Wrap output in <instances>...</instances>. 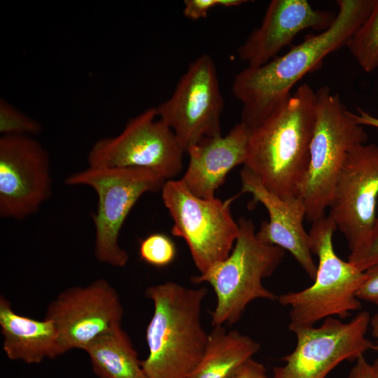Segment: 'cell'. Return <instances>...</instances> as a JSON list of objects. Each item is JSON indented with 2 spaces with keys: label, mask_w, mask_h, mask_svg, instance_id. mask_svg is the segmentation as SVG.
Returning a JSON list of instances; mask_svg holds the SVG:
<instances>
[{
  "label": "cell",
  "mask_w": 378,
  "mask_h": 378,
  "mask_svg": "<svg viewBox=\"0 0 378 378\" xmlns=\"http://www.w3.org/2000/svg\"><path fill=\"white\" fill-rule=\"evenodd\" d=\"M332 24L309 34L281 56L248 66L234 78L232 92L242 105L240 122L250 130L268 118L291 96L293 86L331 52L346 46L368 16L372 0H338Z\"/></svg>",
  "instance_id": "6da1fadb"
},
{
  "label": "cell",
  "mask_w": 378,
  "mask_h": 378,
  "mask_svg": "<svg viewBox=\"0 0 378 378\" xmlns=\"http://www.w3.org/2000/svg\"><path fill=\"white\" fill-rule=\"evenodd\" d=\"M315 112L316 91L304 83L251 130L244 167L281 198L299 197L309 167Z\"/></svg>",
  "instance_id": "7a4b0ae2"
},
{
  "label": "cell",
  "mask_w": 378,
  "mask_h": 378,
  "mask_svg": "<svg viewBox=\"0 0 378 378\" xmlns=\"http://www.w3.org/2000/svg\"><path fill=\"white\" fill-rule=\"evenodd\" d=\"M205 287L174 281L148 287L153 314L146 330L148 348L141 365L147 378H189L202 358L209 334L202 323Z\"/></svg>",
  "instance_id": "3957f363"
},
{
  "label": "cell",
  "mask_w": 378,
  "mask_h": 378,
  "mask_svg": "<svg viewBox=\"0 0 378 378\" xmlns=\"http://www.w3.org/2000/svg\"><path fill=\"white\" fill-rule=\"evenodd\" d=\"M237 223L238 236L229 255L191 278L193 284L207 283L214 289L216 298L211 313L214 327L234 324L255 300L278 299L263 286L262 279L273 274L285 251L260 240L251 219L241 217Z\"/></svg>",
  "instance_id": "277c9868"
},
{
  "label": "cell",
  "mask_w": 378,
  "mask_h": 378,
  "mask_svg": "<svg viewBox=\"0 0 378 378\" xmlns=\"http://www.w3.org/2000/svg\"><path fill=\"white\" fill-rule=\"evenodd\" d=\"M337 226L328 216L312 223L309 246L318 258L314 281L309 287L288 292L278 297L279 303L290 308L289 329L314 326L329 317L344 319L351 312L361 307L356 293L365 281V274L349 261L336 254L332 236Z\"/></svg>",
  "instance_id": "5b68a950"
},
{
  "label": "cell",
  "mask_w": 378,
  "mask_h": 378,
  "mask_svg": "<svg viewBox=\"0 0 378 378\" xmlns=\"http://www.w3.org/2000/svg\"><path fill=\"white\" fill-rule=\"evenodd\" d=\"M367 140L363 126L356 122L337 94H332L328 86L316 91L309 162L299 195L309 222L325 216L349 152Z\"/></svg>",
  "instance_id": "8992f818"
},
{
  "label": "cell",
  "mask_w": 378,
  "mask_h": 378,
  "mask_svg": "<svg viewBox=\"0 0 378 378\" xmlns=\"http://www.w3.org/2000/svg\"><path fill=\"white\" fill-rule=\"evenodd\" d=\"M166 180L144 169L92 167L75 172L65 179L69 186H88L97 195L95 257L114 267H124L129 255L118 243L119 234L129 213L145 193L161 190Z\"/></svg>",
  "instance_id": "52a82bcc"
},
{
  "label": "cell",
  "mask_w": 378,
  "mask_h": 378,
  "mask_svg": "<svg viewBox=\"0 0 378 378\" xmlns=\"http://www.w3.org/2000/svg\"><path fill=\"white\" fill-rule=\"evenodd\" d=\"M161 192L174 222L172 233L186 241L200 273L229 255L239 233L230 205L239 193L225 200L204 199L180 179L166 181Z\"/></svg>",
  "instance_id": "ba28073f"
},
{
  "label": "cell",
  "mask_w": 378,
  "mask_h": 378,
  "mask_svg": "<svg viewBox=\"0 0 378 378\" xmlns=\"http://www.w3.org/2000/svg\"><path fill=\"white\" fill-rule=\"evenodd\" d=\"M185 152L172 129L158 117L155 107H151L129 120L118 135L97 141L88 162L92 167L148 169L167 181L181 172Z\"/></svg>",
  "instance_id": "9c48e42d"
},
{
  "label": "cell",
  "mask_w": 378,
  "mask_h": 378,
  "mask_svg": "<svg viewBox=\"0 0 378 378\" xmlns=\"http://www.w3.org/2000/svg\"><path fill=\"white\" fill-rule=\"evenodd\" d=\"M223 107L215 63L209 54L203 53L189 64L171 97L155 109L186 152L205 137L222 135Z\"/></svg>",
  "instance_id": "30bf717a"
},
{
  "label": "cell",
  "mask_w": 378,
  "mask_h": 378,
  "mask_svg": "<svg viewBox=\"0 0 378 378\" xmlns=\"http://www.w3.org/2000/svg\"><path fill=\"white\" fill-rule=\"evenodd\" d=\"M371 317L366 311L350 321L329 317L318 326L293 331L297 338L294 350L276 367L273 378H326L344 360H356L370 349L374 343L366 337Z\"/></svg>",
  "instance_id": "8fae6325"
},
{
  "label": "cell",
  "mask_w": 378,
  "mask_h": 378,
  "mask_svg": "<svg viewBox=\"0 0 378 378\" xmlns=\"http://www.w3.org/2000/svg\"><path fill=\"white\" fill-rule=\"evenodd\" d=\"M52 181L47 150L33 136L0 137V216L24 219L50 197Z\"/></svg>",
  "instance_id": "7c38bea8"
},
{
  "label": "cell",
  "mask_w": 378,
  "mask_h": 378,
  "mask_svg": "<svg viewBox=\"0 0 378 378\" xmlns=\"http://www.w3.org/2000/svg\"><path fill=\"white\" fill-rule=\"evenodd\" d=\"M378 145L359 144L349 152L337 179L328 217L351 253L363 247L377 218Z\"/></svg>",
  "instance_id": "4fadbf2b"
},
{
  "label": "cell",
  "mask_w": 378,
  "mask_h": 378,
  "mask_svg": "<svg viewBox=\"0 0 378 378\" xmlns=\"http://www.w3.org/2000/svg\"><path fill=\"white\" fill-rule=\"evenodd\" d=\"M123 308L115 288L104 279L62 291L47 309L66 352L85 351L96 339L121 326Z\"/></svg>",
  "instance_id": "5bb4252c"
},
{
  "label": "cell",
  "mask_w": 378,
  "mask_h": 378,
  "mask_svg": "<svg viewBox=\"0 0 378 378\" xmlns=\"http://www.w3.org/2000/svg\"><path fill=\"white\" fill-rule=\"evenodd\" d=\"M241 192L250 193L254 202L262 204L268 212L269 220L263 221L256 232L262 241L288 251L311 279L317 270L309 246V233L303 220L305 206L300 197L284 199L268 190L247 167L240 172Z\"/></svg>",
  "instance_id": "9a60e30c"
},
{
  "label": "cell",
  "mask_w": 378,
  "mask_h": 378,
  "mask_svg": "<svg viewBox=\"0 0 378 378\" xmlns=\"http://www.w3.org/2000/svg\"><path fill=\"white\" fill-rule=\"evenodd\" d=\"M336 14L314 8L307 0H272L260 25L237 49V55L248 66L263 65L276 57L295 36L306 29L323 31Z\"/></svg>",
  "instance_id": "2e32d148"
},
{
  "label": "cell",
  "mask_w": 378,
  "mask_h": 378,
  "mask_svg": "<svg viewBox=\"0 0 378 378\" xmlns=\"http://www.w3.org/2000/svg\"><path fill=\"white\" fill-rule=\"evenodd\" d=\"M250 132L239 122L225 136L205 137L190 146L186 150L189 162L180 180L199 197H216L227 174L239 164H245Z\"/></svg>",
  "instance_id": "e0dca14e"
},
{
  "label": "cell",
  "mask_w": 378,
  "mask_h": 378,
  "mask_svg": "<svg viewBox=\"0 0 378 378\" xmlns=\"http://www.w3.org/2000/svg\"><path fill=\"white\" fill-rule=\"evenodd\" d=\"M0 328L3 349L10 360L39 363L66 353L52 321L18 314L3 295L0 297Z\"/></svg>",
  "instance_id": "ac0fdd59"
},
{
  "label": "cell",
  "mask_w": 378,
  "mask_h": 378,
  "mask_svg": "<svg viewBox=\"0 0 378 378\" xmlns=\"http://www.w3.org/2000/svg\"><path fill=\"white\" fill-rule=\"evenodd\" d=\"M260 344L236 330L216 326L200 363L189 378H230L260 349Z\"/></svg>",
  "instance_id": "d6986e66"
},
{
  "label": "cell",
  "mask_w": 378,
  "mask_h": 378,
  "mask_svg": "<svg viewBox=\"0 0 378 378\" xmlns=\"http://www.w3.org/2000/svg\"><path fill=\"white\" fill-rule=\"evenodd\" d=\"M85 351L99 378H147L141 360L121 326L99 337Z\"/></svg>",
  "instance_id": "ffe728a7"
},
{
  "label": "cell",
  "mask_w": 378,
  "mask_h": 378,
  "mask_svg": "<svg viewBox=\"0 0 378 378\" xmlns=\"http://www.w3.org/2000/svg\"><path fill=\"white\" fill-rule=\"evenodd\" d=\"M346 47L364 71L370 73L378 68V0H372L368 16Z\"/></svg>",
  "instance_id": "44dd1931"
},
{
  "label": "cell",
  "mask_w": 378,
  "mask_h": 378,
  "mask_svg": "<svg viewBox=\"0 0 378 378\" xmlns=\"http://www.w3.org/2000/svg\"><path fill=\"white\" fill-rule=\"evenodd\" d=\"M139 253L146 263L155 267H163L174 261L176 248L167 235L156 232L149 234L141 241Z\"/></svg>",
  "instance_id": "7402d4cb"
},
{
  "label": "cell",
  "mask_w": 378,
  "mask_h": 378,
  "mask_svg": "<svg viewBox=\"0 0 378 378\" xmlns=\"http://www.w3.org/2000/svg\"><path fill=\"white\" fill-rule=\"evenodd\" d=\"M41 125L6 100H0V132L2 135L34 136L41 132Z\"/></svg>",
  "instance_id": "603a6c76"
},
{
  "label": "cell",
  "mask_w": 378,
  "mask_h": 378,
  "mask_svg": "<svg viewBox=\"0 0 378 378\" xmlns=\"http://www.w3.org/2000/svg\"><path fill=\"white\" fill-rule=\"evenodd\" d=\"M348 261L361 271L378 263V217L365 244L358 251L350 253Z\"/></svg>",
  "instance_id": "cb8c5ba5"
},
{
  "label": "cell",
  "mask_w": 378,
  "mask_h": 378,
  "mask_svg": "<svg viewBox=\"0 0 378 378\" xmlns=\"http://www.w3.org/2000/svg\"><path fill=\"white\" fill-rule=\"evenodd\" d=\"M245 0H185L183 15L189 19L197 20L206 17L210 9L215 6L225 8L239 6Z\"/></svg>",
  "instance_id": "d4e9b609"
},
{
  "label": "cell",
  "mask_w": 378,
  "mask_h": 378,
  "mask_svg": "<svg viewBox=\"0 0 378 378\" xmlns=\"http://www.w3.org/2000/svg\"><path fill=\"white\" fill-rule=\"evenodd\" d=\"M364 272L365 279L357 291L356 297L378 307V263Z\"/></svg>",
  "instance_id": "484cf974"
},
{
  "label": "cell",
  "mask_w": 378,
  "mask_h": 378,
  "mask_svg": "<svg viewBox=\"0 0 378 378\" xmlns=\"http://www.w3.org/2000/svg\"><path fill=\"white\" fill-rule=\"evenodd\" d=\"M348 378H378V358L369 363L364 355L359 356Z\"/></svg>",
  "instance_id": "4316f807"
},
{
  "label": "cell",
  "mask_w": 378,
  "mask_h": 378,
  "mask_svg": "<svg viewBox=\"0 0 378 378\" xmlns=\"http://www.w3.org/2000/svg\"><path fill=\"white\" fill-rule=\"evenodd\" d=\"M230 378H271L265 366L251 358L246 362Z\"/></svg>",
  "instance_id": "83f0119b"
},
{
  "label": "cell",
  "mask_w": 378,
  "mask_h": 378,
  "mask_svg": "<svg viewBox=\"0 0 378 378\" xmlns=\"http://www.w3.org/2000/svg\"><path fill=\"white\" fill-rule=\"evenodd\" d=\"M357 113H352L353 117L356 122L363 126L368 125L378 128V118L373 116L369 113L365 111L360 107H357Z\"/></svg>",
  "instance_id": "f1b7e54d"
},
{
  "label": "cell",
  "mask_w": 378,
  "mask_h": 378,
  "mask_svg": "<svg viewBox=\"0 0 378 378\" xmlns=\"http://www.w3.org/2000/svg\"><path fill=\"white\" fill-rule=\"evenodd\" d=\"M370 326L372 336L378 339V312L371 318Z\"/></svg>",
  "instance_id": "f546056e"
},
{
  "label": "cell",
  "mask_w": 378,
  "mask_h": 378,
  "mask_svg": "<svg viewBox=\"0 0 378 378\" xmlns=\"http://www.w3.org/2000/svg\"><path fill=\"white\" fill-rule=\"evenodd\" d=\"M372 350L378 351V339H377V341L375 343H374V345H373V347H372Z\"/></svg>",
  "instance_id": "4dcf8cb0"
}]
</instances>
